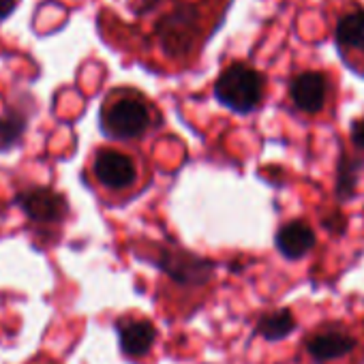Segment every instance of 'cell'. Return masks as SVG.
Wrapping results in <instances>:
<instances>
[{
  "mask_svg": "<svg viewBox=\"0 0 364 364\" xmlns=\"http://www.w3.org/2000/svg\"><path fill=\"white\" fill-rule=\"evenodd\" d=\"M266 80L245 63H234L221 71L215 82V99L236 114H251L264 99Z\"/></svg>",
  "mask_w": 364,
  "mask_h": 364,
  "instance_id": "7a4b0ae2",
  "label": "cell"
},
{
  "mask_svg": "<svg viewBox=\"0 0 364 364\" xmlns=\"http://www.w3.org/2000/svg\"><path fill=\"white\" fill-rule=\"evenodd\" d=\"M16 204L22 208V213L43 225H54L67 219L69 215V204L67 198L50 187H28L18 193Z\"/></svg>",
  "mask_w": 364,
  "mask_h": 364,
  "instance_id": "5b68a950",
  "label": "cell"
},
{
  "mask_svg": "<svg viewBox=\"0 0 364 364\" xmlns=\"http://www.w3.org/2000/svg\"><path fill=\"white\" fill-rule=\"evenodd\" d=\"M154 31L161 50L171 58H180L191 52L193 41L200 35V11L193 5L180 3L159 20Z\"/></svg>",
  "mask_w": 364,
  "mask_h": 364,
  "instance_id": "3957f363",
  "label": "cell"
},
{
  "mask_svg": "<svg viewBox=\"0 0 364 364\" xmlns=\"http://www.w3.org/2000/svg\"><path fill=\"white\" fill-rule=\"evenodd\" d=\"M353 347H355V341L347 332H343V330H321V332L313 334L306 341L309 355L315 362H319V364H326L330 360L343 358Z\"/></svg>",
  "mask_w": 364,
  "mask_h": 364,
  "instance_id": "8fae6325",
  "label": "cell"
},
{
  "mask_svg": "<svg viewBox=\"0 0 364 364\" xmlns=\"http://www.w3.org/2000/svg\"><path fill=\"white\" fill-rule=\"evenodd\" d=\"M18 7V0H0V20H7Z\"/></svg>",
  "mask_w": 364,
  "mask_h": 364,
  "instance_id": "2e32d148",
  "label": "cell"
},
{
  "mask_svg": "<svg viewBox=\"0 0 364 364\" xmlns=\"http://www.w3.org/2000/svg\"><path fill=\"white\" fill-rule=\"evenodd\" d=\"M294 330H296V319L289 309H277V311L264 313L255 326V334L264 336L266 341H283Z\"/></svg>",
  "mask_w": 364,
  "mask_h": 364,
  "instance_id": "4fadbf2b",
  "label": "cell"
},
{
  "mask_svg": "<svg viewBox=\"0 0 364 364\" xmlns=\"http://www.w3.org/2000/svg\"><path fill=\"white\" fill-rule=\"evenodd\" d=\"M351 144L364 150V116L351 122Z\"/></svg>",
  "mask_w": 364,
  "mask_h": 364,
  "instance_id": "9a60e30c",
  "label": "cell"
},
{
  "mask_svg": "<svg viewBox=\"0 0 364 364\" xmlns=\"http://www.w3.org/2000/svg\"><path fill=\"white\" fill-rule=\"evenodd\" d=\"M118 332L120 349L127 358H141L146 355L154 341H156V328L148 319H116L114 323Z\"/></svg>",
  "mask_w": 364,
  "mask_h": 364,
  "instance_id": "9c48e42d",
  "label": "cell"
},
{
  "mask_svg": "<svg viewBox=\"0 0 364 364\" xmlns=\"http://www.w3.org/2000/svg\"><path fill=\"white\" fill-rule=\"evenodd\" d=\"M330 84L321 71L298 73L289 84V97L294 105L304 114H319L328 101Z\"/></svg>",
  "mask_w": 364,
  "mask_h": 364,
  "instance_id": "ba28073f",
  "label": "cell"
},
{
  "mask_svg": "<svg viewBox=\"0 0 364 364\" xmlns=\"http://www.w3.org/2000/svg\"><path fill=\"white\" fill-rule=\"evenodd\" d=\"M92 171L105 189L122 191L137 180L135 161L118 150H99L92 163Z\"/></svg>",
  "mask_w": 364,
  "mask_h": 364,
  "instance_id": "52a82bcc",
  "label": "cell"
},
{
  "mask_svg": "<svg viewBox=\"0 0 364 364\" xmlns=\"http://www.w3.org/2000/svg\"><path fill=\"white\" fill-rule=\"evenodd\" d=\"M334 43L351 69L364 73V9L351 7L347 9L334 28Z\"/></svg>",
  "mask_w": 364,
  "mask_h": 364,
  "instance_id": "8992f818",
  "label": "cell"
},
{
  "mask_svg": "<svg viewBox=\"0 0 364 364\" xmlns=\"http://www.w3.org/2000/svg\"><path fill=\"white\" fill-rule=\"evenodd\" d=\"M353 187H355V167H353V163H349V161L345 159V154H343L341 165H338L336 196H338L341 200H347V198H351Z\"/></svg>",
  "mask_w": 364,
  "mask_h": 364,
  "instance_id": "5bb4252c",
  "label": "cell"
},
{
  "mask_svg": "<svg viewBox=\"0 0 364 364\" xmlns=\"http://www.w3.org/2000/svg\"><path fill=\"white\" fill-rule=\"evenodd\" d=\"M274 245L277 251L285 257V259H302L304 255H309L315 245H317V236L313 232V228L306 221H289L285 225L279 228L277 236H274Z\"/></svg>",
  "mask_w": 364,
  "mask_h": 364,
  "instance_id": "30bf717a",
  "label": "cell"
},
{
  "mask_svg": "<svg viewBox=\"0 0 364 364\" xmlns=\"http://www.w3.org/2000/svg\"><path fill=\"white\" fill-rule=\"evenodd\" d=\"M99 122L101 131L109 139H135L150 129L152 112L141 95L133 90H118L103 103Z\"/></svg>",
  "mask_w": 364,
  "mask_h": 364,
  "instance_id": "6da1fadb",
  "label": "cell"
},
{
  "mask_svg": "<svg viewBox=\"0 0 364 364\" xmlns=\"http://www.w3.org/2000/svg\"><path fill=\"white\" fill-rule=\"evenodd\" d=\"M154 266L182 287H200L213 279L215 264L185 249H161Z\"/></svg>",
  "mask_w": 364,
  "mask_h": 364,
  "instance_id": "277c9868",
  "label": "cell"
},
{
  "mask_svg": "<svg viewBox=\"0 0 364 364\" xmlns=\"http://www.w3.org/2000/svg\"><path fill=\"white\" fill-rule=\"evenodd\" d=\"M31 120V107L22 103H9L0 114V152H7L20 144Z\"/></svg>",
  "mask_w": 364,
  "mask_h": 364,
  "instance_id": "7c38bea8",
  "label": "cell"
}]
</instances>
